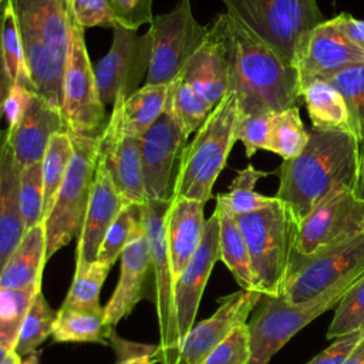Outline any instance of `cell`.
I'll return each instance as SVG.
<instances>
[{
  "label": "cell",
  "mask_w": 364,
  "mask_h": 364,
  "mask_svg": "<svg viewBox=\"0 0 364 364\" xmlns=\"http://www.w3.org/2000/svg\"><path fill=\"white\" fill-rule=\"evenodd\" d=\"M24 233L18 199V169L4 129L0 136V273Z\"/></svg>",
  "instance_id": "cell-24"
},
{
  "label": "cell",
  "mask_w": 364,
  "mask_h": 364,
  "mask_svg": "<svg viewBox=\"0 0 364 364\" xmlns=\"http://www.w3.org/2000/svg\"><path fill=\"white\" fill-rule=\"evenodd\" d=\"M357 192L364 200V145L360 146L358 156V179H357Z\"/></svg>",
  "instance_id": "cell-51"
},
{
  "label": "cell",
  "mask_w": 364,
  "mask_h": 364,
  "mask_svg": "<svg viewBox=\"0 0 364 364\" xmlns=\"http://www.w3.org/2000/svg\"><path fill=\"white\" fill-rule=\"evenodd\" d=\"M74 154L43 225L46 262L78 236L84 223L98 161V135H73Z\"/></svg>",
  "instance_id": "cell-7"
},
{
  "label": "cell",
  "mask_w": 364,
  "mask_h": 364,
  "mask_svg": "<svg viewBox=\"0 0 364 364\" xmlns=\"http://www.w3.org/2000/svg\"><path fill=\"white\" fill-rule=\"evenodd\" d=\"M7 7V0H0V122L1 118L4 117V105L9 98V94L14 85L13 80L9 75V71L4 64L3 58V51H1V28H3V21H4V11ZM3 134V129L0 128V136Z\"/></svg>",
  "instance_id": "cell-49"
},
{
  "label": "cell",
  "mask_w": 364,
  "mask_h": 364,
  "mask_svg": "<svg viewBox=\"0 0 364 364\" xmlns=\"http://www.w3.org/2000/svg\"><path fill=\"white\" fill-rule=\"evenodd\" d=\"M18 199L26 230L44 220V188L41 162L18 171Z\"/></svg>",
  "instance_id": "cell-40"
},
{
  "label": "cell",
  "mask_w": 364,
  "mask_h": 364,
  "mask_svg": "<svg viewBox=\"0 0 364 364\" xmlns=\"http://www.w3.org/2000/svg\"><path fill=\"white\" fill-rule=\"evenodd\" d=\"M361 328H364V274L347 289L337 303L326 336L328 340H334Z\"/></svg>",
  "instance_id": "cell-39"
},
{
  "label": "cell",
  "mask_w": 364,
  "mask_h": 364,
  "mask_svg": "<svg viewBox=\"0 0 364 364\" xmlns=\"http://www.w3.org/2000/svg\"><path fill=\"white\" fill-rule=\"evenodd\" d=\"M222 38L229 61V91L239 111L280 112L301 100L297 70L228 13L209 24Z\"/></svg>",
  "instance_id": "cell-1"
},
{
  "label": "cell",
  "mask_w": 364,
  "mask_h": 364,
  "mask_svg": "<svg viewBox=\"0 0 364 364\" xmlns=\"http://www.w3.org/2000/svg\"><path fill=\"white\" fill-rule=\"evenodd\" d=\"M156 361H161L158 357H141V358H135V360H128V361H117L115 364H155Z\"/></svg>",
  "instance_id": "cell-53"
},
{
  "label": "cell",
  "mask_w": 364,
  "mask_h": 364,
  "mask_svg": "<svg viewBox=\"0 0 364 364\" xmlns=\"http://www.w3.org/2000/svg\"><path fill=\"white\" fill-rule=\"evenodd\" d=\"M171 85L142 84L125 100L112 105V112L104 128L118 134L139 138L165 111Z\"/></svg>",
  "instance_id": "cell-25"
},
{
  "label": "cell",
  "mask_w": 364,
  "mask_h": 364,
  "mask_svg": "<svg viewBox=\"0 0 364 364\" xmlns=\"http://www.w3.org/2000/svg\"><path fill=\"white\" fill-rule=\"evenodd\" d=\"M7 353H9V351H6V350H4V348L0 346V361L4 358V355H6Z\"/></svg>",
  "instance_id": "cell-56"
},
{
  "label": "cell",
  "mask_w": 364,
  "mask_h": 364,
  "mask_svg": "<svg viewBox=\"0 0 364 364\" xmlns=\"http://www.w3.org/2000/svg\"><path fill=\"white\" fill-rule=\"evenodd\" d=\"M364 229V200L353 186H338L324 196L297 225L294 249L313 253L348 240Z\"/></svg>",
  "instance_id": "cell-12"
},
{
  "label": "cell",
  "mask_w": 364,
  "mask_h": 364,
  "mask_svg": "<svg viewBox=\"0 0 364 364\" xmlns=\"http://www.w3.org/2000/svg\"><path fill=\"white\" fill-rule=\"evenodd\" d=\"M152 53L149 31L139 36L135 30L115 27L112 44L94 67L104 105L125 100L145 82Z\"/></svg>",
  "instance_id": "cell-13"
},
{
  "label": "cell",
  "mask_w": 364,
  "mask_h": 364,
  "mask_svg": "<svg viewBox=\"0 0 364 364\" xmlns=\"http://www.w3.org/2000/svg\"><path fill=\"white\" fill-rule=\"evenodd\" d=\"M340 30L360 50L364 51V20H358L347 13L336 16Z\"/></svg>",
  "instance_id": "cell-50"
},
{
  "label": "cell",
  "mask_w": 364,
  "mask_h": 364,
  "mask_svg": "<svg viewBox=\"0 0 364 364\" xmlns=\"http://www.w3.org/2000/svg\"><path fill=\"white\" fill-rule=\"evenodd\" d=\"M73 1L74 0H9V6L14 18L36 30L55 57L65 64Z\"/></svg>",
  "instance_id": "cell-23"
},
{
  "label": "cell",
  "mask_w": 364,
  "mask_h": 364,
  "mask_svg": "<svg viewBox=\"0 0 364 364\" xmlns=\"http://www.w3.org/2000/svg\"><path fill=\"white\" fill-rule=\"evenodd\" d=\"M0 364H21V355L16 350H11L4 355Z\"/></svg>",
  "instance_id": "cell-54"
},
{
  "label": "cell",
  "mask_w": 364,
  "mask_h": 364,
  "mask_svg": "<svg viewBox=\"0 0 364 364\" xmlns=\"http://www.w3.org/2000/svg\"><path fill=\"white\" fill-rule=\"evenodd\" d=\"M108 344L114 348L118 361H128L148 355L158 357L161 360V346H148L124 340L115 333L114 328L108 336Z\"/></svg>",
  "instance_id": "cell-48"
},
{
  "label": "cell",
  "mask_w": 364,
  "mask_h": 364,
  "mask_svg": "<svg viewBox=\"0 0 364 364\" xmlns=\"http://www.w3.org/2000/svg\"><path fill=\"white\" fill-rule=\"evenodd\" d=\"M364 338V328L334 338L328 347L306 364H346Z\"/></svg>",
  "instance_id": "cell-47"
},
{
  "label": "cell",
  "mask_w": 364,
  "mask_h": 364,
  "mask_svg": "<svg viewBox=\"0 0 364 364\" xmlns=\"http://www.w3.org/2000/svg\"><path fill=\"white\" fill-rule=\"evenodd\" d=\"M346 364H364V338L358 344V347L354 350V353L350 355Z\"/></svg>",
  "instance_id": "cell-52"
},
{
  "label": "cell",
  "mask_w": 364,
  "mask_h": 364,
  "mask_svg": "<svg viewBox=\"0 0 364 364\" xmlns=\"http://www.w3.org/2000/svg\"><path fill=\"white\" fill-rule=\"evenodd\" d=\"M364 63V51L340 30L336 17L317 24L303 40L294 58L301 88L314 80H330L337 73Z\"/></svg>",
  "instance_id": "cell-14"
},
{
  "label": "cell",
  "mask_w": 364,
  "mask_h": 364,
  "mask_svg": "<svg viewBox=\"0 0 364 364\" xmlns=\"http://www.w3.org/2000/svg\"><path fill=\"white\" fill-rule=\"evenodd\" d=\"M249 360L250 347L246 323L236 327L199 364H249Z\"/></svg>",
  "instance_id": "cell-44"
},
{
  "label": "cell",
  "mask_w": 364,
  "mask_h": 364,
  "mask_svg": "<svg viewBox=\"0 0 364 364\" xmlns=\"http://www.w3.org/2000/svg\"><path fill=\"white\" fill-rule=\"evenodd\" d=\"M38 361H40V354L36 351L26 355L24 360H21V364H38Z\"/></svg>",
  "instance_id": "cell-55"
},
{
  "label": "cell",
  "mask_w": 364,
  "mask_h": 364,
  "mask_svg": "<svg viewBox=\"0 0 364 364\" xmlns=\"http://www.w3.org/2000/svg\"><path fill=\"white\" fill-rule=\"evenodd\" d=\"M166 105L186 138L200 128L215 108V105L199 90L182 77H178L171 84Z\"/></svg>",
  "instance_id": "cell-31"
},
{
  "label": "cell",
  "mask_w": 364,
  "mask_h": 364,
  "mask_svg": "<svg viewBox=\"0 0 364 364\" xmlns=\"http://www.w3.org/2000/svg\"><path fill=\"white\" fill-rule=\"evenodd\" d=\"M151 270L149 242L142 225V213L121 253V272L115 290L104 306V320L114 327L131 314L144 297V286Z\"/></svg>",
  "instance_id": "cell-19"
},
{
  "label": "cell",
  "mask_w": 364,
  "mask_h": 364,
  "mask_svg": "<svg viewBox=\"0 0 364 364\" xmlns=\"http://www.w3.org/2000/svg\"><path fill=\"white\" fill-rule=\"evenodd\" d=\"M237 119L236 94L228 91L192 141L182 148L172 182V198H188L202 203L212 198L213 185L236 142Z\"/></svg>",
  "instance_id": "cell-3"
},
{
  "label": "cell",
  "mask_w": 364,
  "mask_h": 364,
  "mask_svg": "<svg viewBox=\"0 0 364 364\" xmlns=\"http://www.w3.org/2000/svg\"><path fill=\"white\" fill-rule=\"evenodd\" d=\"M307 141L309 131L303 125L299 107L274 112L266 151H272L283 159H291L304 149Z\"/></svg>",
  "instance_id": "cell-35"
},
{
  "label": "cell",
  "mask_w": 364,
  "mask_h": 364,
  "mask_svg": "<svg viewBox=\"0 0 364 364\" xmlns=\"http://www.w3.org/2000/svg\"><path fill=\"white\" fill-rule=\"evenodd\" d=\"M364 274V235L321 247L313 253L293 252L280 297L303 304Z\"/></svg>",
  "instance_id": "cell-6"
},
{
  "label": "cell",
  "mask_w": 364,
  "mask_h": 364,
  "mask_svg": "<svg viewBox=\"0 0 364 364\" xmlns=\"http://www.w3.org/2000/svg\"><path fill=\"white\" fill-rule=\"evenodd\" d=\"M247 243L255 290L280 296L297 235V220L291 210L274 196L259 210L236 216Z\"/></svg>",
  "instance_id": "cell-4"
},
{
  "label": "cell",
  "mask_w": 364,
  "mask_h": 364,
  "mask_svg": "<svg viewBox=\"0 0 364 364\" xmlns=\"http://www.w3.org/2000/svg\"><path fill=\"white\" fill-rule=\"evenodd\" d=\"M71 10L75 23L84 30L91 27L114 30L119 26L108 0H74Z\"/></svg>",
  "instance_id": "cell-45"
},
{
  "label": "cell",
  "mask_w": 364,
  "mask_h": 364,
  "mask_svg": "<svg viewBox=\"0 0 364 364\" xmlns=\"http://www.w3.org/2000/svg\"><path fill=\"white\" fill-rule=\"evenodd\" d=\"M226 13L293 65L304 37L321 21L317 0H222ZM294 67V65H293Z\"/></svg>",
  "instance_id": "cell-5"
},
{
  "label": "cell",
  "mask_w": 364,
  "mask_h": 364,
  "mask_svg": "<svg viewBox=\"0 0 364 364\" xmlns=\"http://www.w3.org/2000/svg\"><path fill=\"white\" fill-rule=\"evenodd\" d=\"M38 290H41V286L0 287V346L6 351L16 348L23 321Z\"/></svg>",
  "instance_id": "cell-36"
},
{
  "label": "cell",
  "mask_w": 364,
  "mask_h": 364,
  "mask_svg": "<svg viewBox=\"0 0 364 364\" xmlns=\"http://www.w3.org/2000/svg\"><path fill=\"white\" fill-rule=\"evenodd\" d=\"M363 235H364V229H363Z\"/></svg>",
  "instance_id": "cell-57"
},
{
  "label": "cell",
  "mask_w": 364,
  "mask_h": 364,
  "mask_svg": "<svg viewBox=\"0 0 364 364\" xmlns=\"http://www.w3.org/2000/svg\"><path fill=\"white\" fill-rule=\"evenodd\" d=\"M148 31L152 53L146 85H171L208 36V27L193 16L191 0H179L169 11L154 16Z\"/></svg>",
  "instance_id": "cell-10"
},
{
  "label": "cell",
  "mask_w": 364,
  "mask_h": 364,
  "mask_svg": "<svg viewBox=\"0 0 364 364\" xmlns=\"http://www.w3.org/2000/svg\"><path fill=\"white\" fill-rule=\"evenodd\" d=\"M74 154L73 138L68 131L55 132L46 148L41 159L43 188H44V218L50 212L55 195L63 183Z\"/></svg>",
  "instance_id": "cell-33"
},
{
  "label": "cell",
  "mask_w": 364,
  "mask_h": 364,
  "mask_svg": "<svg viewBox=\"0 0 364 364\" xmlns=\"http://www.w3.org/2000/svg\"><path fill=\"white\" fill-rule=\"evenodd\" d=\"M205 203L172 198L165 216L166 240L175 277H178L198 250L205 232Z\"/></svg>",
  "instance_id": "cell-22"
},
{
  "label": "cell",
  "mask_w": 364,
  "mask_h": 364,
  "mask_svg": "<svg viewBox=\"0 0 364 364\" xmlns=\"http://www.w3.org/2000/svg\"><path fill=\"white\" fill-rule=\"evenodd\" d=\"M186 142L188 138L166 105L161 117L139 139L145 200L171 198L173 165Z\"/></svg>",
  "instance_id": "cell-15"
},
{
  "label": "cell",
  "mask_w": 364,
  "mask_h": 364,
  "mask_svg": "<svg viewBox=\"0 0 364 364\" xmlns=\"http://www.w3.org/2000/svg\"><path fill=\"white\" fill-rule=\"evenodd\" d=\"M301 100L307 107L313 128L354 136L347 105L328 80H314L306 84L301 88Z\"/></svg>",
  "instance_id": "cell-28"
},
{
  "label": "cell",
  "mask_w": 364,
  "mask_h": 364,
  "mask_svg": "<svg viewBox=\"0 0 364 364\" xmlns=\"http://www.w3.org/2000/svg\"><path fill=\"white\" fill-rule=\"evenodd\" d=\"M46 263V233L44 225L40 223L26 230L20 245L0 273V287L26 289L41 286Z\"/></svg>",
  "instance_id": "cell-27"
},
{
  "label": "cell",
  "mask_w": 364,
  "mask_h": 364,
  "mask_svg": "<svg viewBox=\"0 0 364 364\" xmlns=\"http://www.w3.org/2000/svg\"><path fill=\"white\" fill-rule=\"evenodd\" d=\"M358 156L360 145L351 134L311 128L304 149L291 159H283L277 168L274 196L299 223L336 188H357Z\"/></svg>",
  "instance_id": "cell-2"
},
{
  "label": "cell",
  "mask_w": 364,
  "mask_h": 364,
  "mask_svg": "<svg viewBox=\"0 0 364 364\" xmlns=\"http://www.w3.org/2000/svg\"><path fill=\"white\" fill-rule=\"evenodd\" d=\"M64 129L61 111L31 91L21 115L6 129L17 169L41 162L50 138Z\"/></svg>",
  "instance_id": "cell-18"
},
{
  "label": "cell",
  "mask_w": 364,
  "mask_h": 364,
  "mask_svg": "<svg viewBox=\"0 0 364 364\" xmlns=\"http://www.w3.org/2000/svg\"><path fill=\"white\" fill-rule=\"evenodd\" d=\"M109 269V266L95 260L84 269L74 270L70 290L61 307L104 316V307L100 304V291Z\"/></svg>",
  "instance_id": "cell-34"
},
{
  "label": "cell",
  "mask_w": 364,
  "mask_h": 364,
  "mask_svg": "<svg viewBox=\"0 0 364 364\" xmlns=\"http://www.w3.org/2000/svg\"><path fill=\"white\" fill-rule=\"evenodd\" d=\"M351 284L330 290L303 304H291L280 296L262 294L247 320L249 364H269L301 328L337 306Z\"/></svg>",
  "instance_id": "cell-8"
},
{
  "label": "cell",
  "mask_w": 364,
  "mask_h": 364,
  "mask_svg": "<svg viewBox=\"0 0 364 364\" xmlns=\"http://www.w3.org/2000/svg\"><path fill=\"white\" fill-rule=\"evenodd\" d=\"M142 213V203H129L124 205L112 225L109 226L108 232L104 236V240L101 243L97 262L112 266L118 257H121V253L129 239V235L136 223V220L141 218Z\"/></svg>",
  "instance_id": "cell-41"
},
{
  "label": "cell",
  "mask_w": 364,
  "mask_h": 364,
  "mask_svg": "<svg viewBox=\"0 0 364 364\" xmlns=\"http://www.w3.org/2000/svg\"><path fill=\"white\" fill-rule=\"evenodd\" d=\"M220 260L219 219L216 210L206 219L202 242L191 262L175 280L173 301L179 344L195 324L198 307L215 263Z\"/></svg>",
  "instance_id": "cell-17"
},
{
  "label": "cell",
  "mask_w": 364,
  "mask_h": 364,
  "mask_svg": "<svg viewBox=\"0 0 364 364\" xmlns=\"http://www.w3.org/2000/svg\"><path fill=\"white\" fill-rule=\"evenodd\" d=\"M124 205L125 203L119 196L109 172L102 162L97 161L90 202L81 232L78 235L75 270L84 269L97 260L104 236Z\"/></svg>",
  "instance_id": "cell-20"
},
{
  "label": "cell",
  "mask_w": 364,
  "mask_h": 364,
  "mask_svg": "<svg viewBox=\"0 0 364 364\" xmlns=\"http://www.w3.org/2000/svg\"><path fill=\"white\" fill-rule=\"evenodd\" d=\"M112 328L105 323L104 316L60 307L51 336L57 343L108 344Z\"/></svg>",
  "instance_id": "cell-30"
},
{
  "label": "cell",
  "mask_w": 364,
  "mask_h": 364,
  "mask_svg": "<svg viewBox=\"0 0 364 364\" xmlns=\"http://www.w3.org/2000/svg\"><path fill=\"white\" fill-rule=\"evenodd\" d=\"M55 317L57 311L50 307L43 291L38 290L26 314L14 350L24 357L36 353L48 336H51Z\"/></svg>",
  "instance_id": "cell-37"
},
{
  "label": "cell",
  "mask_w": 364,
  "mask_h": 364,
  "mask_svg": "<svg viewBox=\"0 0 364 364\" xmlns=\"http://www.w3.org/2000/svg\"><path fill=\"white\" fill-rule=\"evenodd\" d=\"M199 90L215 107L229 91V61L219 34L208 26L202 46L185 65L181 75Z\"/></svg>",
  "instance_id": "cell-26"
},
{
  "label": "cell",
  "mask_w": 364,
  "mask_h": 364,
  "mask_svg": "<svg viewBox=\"0 0 364 364\" xmlns=\"http://www.w3.org/2000/svg\"><path fill=\"white\" fill-rule=\"evenodd\" d=\"M328 81L347 105L354 138L360 146L364 145V63L337 73Z\"/></svg>",
  "instance_id": "cell-38"
},
{
  "label": "cell",
  "mask_w": 364,
  "mask_h": 364,
  "mask_svg": "<svg viewBox=\"0 0 364 364\" xmlns=\"http://www.w3.org/2000/svg\"><path fill=\"white\" fill-rule=\"evenodd\" d=\"M1 51H3L6 68L9 71L10 78L13 80V82L33 90L31 84H30L28 71H27V67L24 63V54H23L20 34L17 30L14 14L9 6V0H7L3 28H1Z\"/></svg>",
  "instance_id": "cell-42"
},
{
  "label": "cell",
  "mask_w": 364,
  "mask_h": 364,
  "mask_svg": "<svg viewBox=\"0 0 364 364\" xmlns=\"http://www.w3.org/2000/svg\"><path fill=\"white\" fill-rule=\"evenodd\" d=\"M236 141H240L245 146L247 158H252L256 151L264 149L270 132V125L274 112L269 109H253L239 111Z\"/></svg>",
  "instance_id": "cell-43"
},
{
  "label": "cell",
  "mask_w": 364,
  "mask_h": 364,
  "mask_svg": "<svg viewBox=\"0 0 364 364\" xmlns=\"http://www.w3.org/2000/svg\"><path fill=\"white\" fill-rule=\"evenodd\" d=\"M169 203L171 198L146 199L142 203V225L149 242L162 364H175L179 348L173 301L176 277L171 264L165 228V216Z\"/></svg>",
  "instance_id": "cell-11"
},
{
  "label": "cell",
  "mask_w": 364,
  "mask_h": 364,
  "mask_svg": "<svg viewBox=\"0 0 364 364\" xmlns=\"http://www.w3.org/2000/svg\"><path fill=\"white\" fill-rule=\"evenodd\" d=\"M98 161L109 172L125 205L145 202L139 138L118 135L104 128L98 135Z\"/></svg>",
  "instance_id": "cell-21"
},
{
  "label": "cell",
  "mask_w": 364,
  "mask_h": 364,
  "mask_svg": "<svg viewBox=\"0 0 364 364\" xmlns=\"http://www.w3.org/2000/svg\"><path fill=\"white\" fill-rule=\"evenodd\" d=\"M215 210L219 219L220 260L230 270L240 289L255 290L249 249L236 216H233L219 203H216Z\"/></svg>",
  "instance_id": "cell-29"
},
{
  "label": "cell",
  "mask_w": 364,
  "mask_h": 364,
  "mask_svg": "<svg viewBox=\"0 0 364 364\" xmlns=\"http://www.w3.org/2000/svg\"><path fill=\"white\" fill-rule=\"evenodd\" d=\"M118 20L119 27L138 30L144 24H151L154 18V0H108Z\"/></svg>",
  "instance_id": "cell-46"
},
{
  "label": "cell",
  "mask_w": 364,
  "mask_h": 364,
  "mask_svg": "<svg viewBox=\"0 0 364 364\" xmlns=\"http://www.w3.org/2000/svg\"><path fill=\"white\" fill-rule=\"evenodd\" d=\"M262 293L240 289L219 299L215 313L192 326L182 338L175 364H199L236 327L246 324Z\"/></svg>",
  "instance_id": "cell-16"
},
{
  "label": "cell",
  "mask_w": 364,
  "mask_h": 364,
  "mask_svg": "<svg viewBox=\"0 0 364 364\" xmlns=\"http://www.w3.org/2000/svg\"><path fill=\"white\" fill-rule=\"evenodd\" d=\"M267 175H270V172L259 171L252 164L247 165L245 169L236 172L226 193L216 195V203L223 206L233 216L246 215L269 206L274 200V196H266L255 191L257 181Z\"/></svg>",
  "instance_id": "cell-32"
},
{
  "label": "cell",
  "mask_w": 364,
  "mask_h": 364,
  "mask_svg": "<svg viewBox=\"0 0 364 364\" xmlns=\"http://www.w3.org/2000/svg\"><path fill=\"white\" fill-rule=\"evenodd\" d=\"M61 115L65 129L73 135H100L107 124L105 105L87 51L84 28L75 23L73 10L64 64Z\"/></svg>",
  "instance_id": "cell-9"
}]
</instances>
